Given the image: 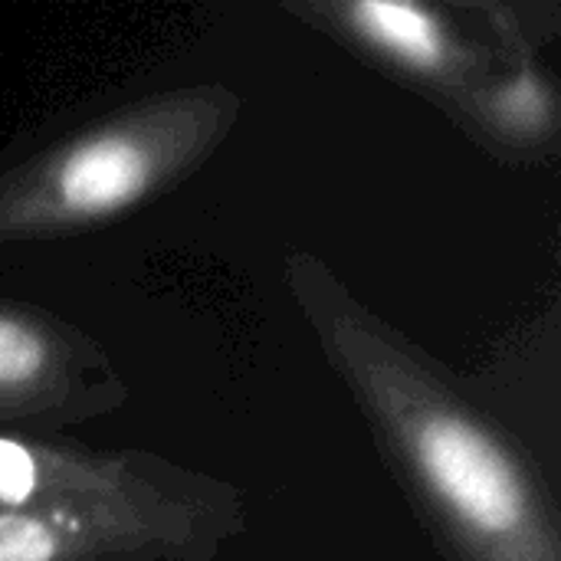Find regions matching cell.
<instances>
[{
  "mask_svg": "<svg viewBox=\"0 0 561 561\" xmlns=\"http://www.w3.org/2000/svg\"><path fill=\"white\" fill-rule=\"evenodd\" d=\"M299 296L460 561H559L556 503L510 434L329 276L306 279Z\"/></svg>",
  "mask_w": 561,
  "mask_h": 561,
  "instance_id": "obj_1",
  "label": "cell"
},
{
  "mask_svg": "<svg viewBox=\"0 0 561 561\" xmlns=\"http://www.w3.org/2000/svg\"><path fill=\"white\" fill-rule=\"evenodd\" d=\"M240 102L220 85L145 99L0 178V240L59 237L171 187L227 135Z\"/></svg>",
  "mask_w": 561,
  "mask_h": 561,
  "instance_id": "obj_2",
  "label": "cell"
},
{
  "mask_svg": "<svg viewBox=\"0 0 561 561\" xmlns=\"http://www.w3.org/2000/svg\"><path fill=\"white\" fill-rule=\"evenodd\" d=\"M217 516L164 496L138 463L43 447V486L23 510H0V561H125L194 552Z\"/></svg>",
  "mask_w": 561,
  "mask_h": 561,
  "instance_id": "obj_3",
  "label": "cell"
},
{
  "mask_svg": "<svg viewBox=\"0 0 561 561\" xmlns=\"http://www.w3.org/2000/svg\"><path fill=\"white\" fill-rule=\"evenodd\" d=\"M102 358L56 319L0 306V421L82 417L92 394L112 404Z\"/></svg>",
  "mask_w": 561,
  "mask_h": 561,
  "instance_id": "obj_4",
  "label": "cell"
},
{
  "mask_svg": "<svg viewBox=\"0 0 561 561\" xmlns=\"http://www.w3.org/2000/svg\"><path fill=\"white\" fill-rule=\"evenodd\" d=\"M319 13L332 23V30L345 33L381 62L394 66L408 79L460 95V102L486 82L480 79V53L434 7L408 0H352L319 7Z\"/></svg>",
  "mask_w": 561,
  "mask_h": 561,
  "instance_id": "obj_5",
  "label": "cell"
},
{
  "mask_svg": "<svg viewBox=\"0 0 561 561\" xmlns=\"http://www.w3.org/2000/svg\"><path fill=\"white\" fill-rule=\"evenodd\" d=\"M477 122L516 148H539L556 138V99L536 62H523L500 82L477 85L463 102Z\"/></svg>",
  "mask_w": 561,
  "mask_h": 561,
  "instance_id": "obj_6",
  "label": "cell"
},
{
  "mask_svg": "<svg viewBox=\"0 0 561 561\" xmlns=\"http://www.w3.org/2000/svg\"><path fill=\"white\" fill-rule=\"evenodd\" d=\"M43 486V444L0 437V510H23Z\"/></svg>",
  "mask_w": 561,
  "mask_h": 561,
  "instance_id": "obj_7",
  "label": "cell"
}]
</instances>
